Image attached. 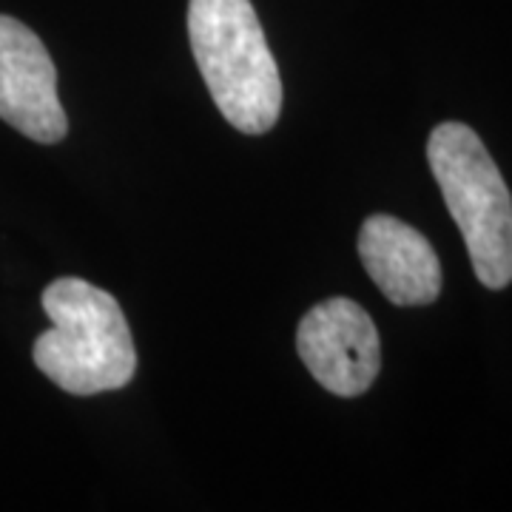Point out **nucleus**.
Instances as JSON below:
<instances>
[{"instance_id": "f257e3e1", "label": "nucleus", "mask_w": 512, "mask_h": 512, "mask_svg": "<svg viewBox=\"0 0 512 512\" xmlns=\"http://www.w3.org/2000/svg\"><path fill=\"white\" fill-rule=\"evenodd\" d=\"M52 328L35 342L37 370L74 393L94 396L120 390L134 379L137 350L120 302L86 279L63 276L43 291Z\"/></svg>"}, {"instance_id": "f03ea898", "label": "nucleus", "mask_w": 512, "mask_h": 512, "mask_svg": "<svg viewBox=\"0 0 512 512\" xmlns=\"http://www.w3.org/2000/svg\"><path fill=\"white\" fill-rule=\"evenodd\" d=\"M188 37L217 109L242 134H265L282 111V77L251 0H191Z\"/></svg>"}, {"instance_id": "7ed1b4c3", "label": "nucleus", "mask_w": 512, "mask_h": 512, "mask_svg": "<svg viewBox=\"0 0 512 512\" xmlns=\"http://www.w3.org/2000/svg\"><path fill=\"white\" fill-rule=\"evenodd\" d=\"M427 163L456 220L478 282H512V197L481 137L464 123H441L427 140Z\"/></svg>"}, {"instance_id": "20e7f679", "label": "nucleus", "mask_w": 512, "mask_h": 512, "mask_svg": "<svg viewBox=\"0 0 512 512\" xmlns=\"http://www.w3.org/2000/svg\"><path fill=\"white\" fill-rule=\"evenodd\" d=\"M296 350L311 376L333 396L353 399L370 390L382 367L379 330L348 296H333L302 316Z\"/></svg>"}, {"instance_id": "39448f33", "label": "nucleus", "mask_w": 512, "mask_h": 512, "mask_svg": "<svg viewBox=\"0 0 512 512\" xmlns=\"http://www.w3.org/2000/svg\"><path fill=\"white\" fill-rule=\"evenodd\" d=\"M0 120L43 146H55L69 131L52 55L26 23L9 15H0Z\"/></svg>"}, {"instance_id": "423d86ee", "label": "nucleus", "mask_w": 512, "mask_h": 512, "mask_svg": "<svg viewBox=\"0 0 512 512\" xmlns=\"http://www.w3.org/2000/svg\"><path fill=\"white\" fill-rule=\"evenodd\" d=\"M359 256L370 279L393 305H430L441 293L439 256L427 237L390 214L367 217Z\"/></svg>"}]
</instances>
